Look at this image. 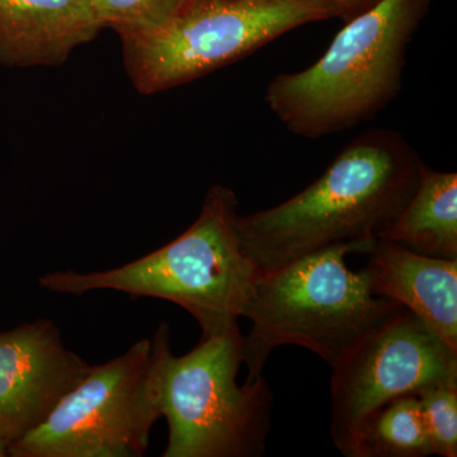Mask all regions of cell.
I'll return each mask as SVG.
<instances>
[{
  "mask_svg": "<svg viewBox=\"0 0 457 457\" xmlns=\"http://www.w3.org/2000/svg\"><path fill=\"white\" fill-rule=\"evenodd\" d=\"M89 369L49 319L0 332V438L11 446L37 428Z\"/></svg>",
  "mask_w": 457,
  "mask_h": 457,
  "instance_id": "cell-9",
  "label": "cell"
},
{
  "mask_svg": "<svg viewBox=\"0 0 457 457\" xmlns=\"http://www.w3.org/2000/svg\"><path fill=\"white\" fill-rule=\"evenodd\" d=\"M237 206L233 189L212 186L196 221L167 245L116 269L47 273L41 287L77 296L114 290L167 300L196 319L203 337L219 335L237 326L261 275L240 246Z\"/></svg>",
  "mask_w": 457,
  "mask_h": 457,
  "instance_id": "cell-3",
  "label": "cell"
},
{
  "mask_svg": "<svg viewBox=\"0 0 457 457\" xmlns=\"http://www.w3.org/2000/svg\"><path fill=\"white\" fill-rule=\"evenodd\" d=\"M425 167L400 132H365L294 197L237 215L242 251L261 273L337 245L368 253L413 196Z\"/></svg>",
  "mask_w": 457,
  "mask_h": 457,
  "instance_id": "cell-1",
  "label": "cell"
},
{
  "mask_svg": "<svg viewBox=\"0 0 457 457\" xmlns=\"http://www.w3.org/2000/svg\"><path fill=\"white\" fill-rule=\"evenodd\" d=\"M444 383H457V352L403 308L332 366L333 444L351 457L361 428L376 411Z\"/></svg>",
  "mask_w": 457,
  "mask_h": 457,
  "instance_id": "cell-8",
  "label": "cell"
},
{
  "mask_svg": "<svg viewBox=\"0 0 457 457\" xmlns=\"http://www.w3.org/2000/svg\"><path fill=\"white\" fill-rule=\"evenodd\" d=\"M239 326L201 337L194 350L165 352L161 411L170 438L164 457H260L270 429L273 393L263 376L240 386Z\"/></svg>",
  "mask_w": 457,
  "mask_h": 457,
  "instance_id": "cell-6",
  "label": "cell"
},
{
  "mask_svg": "<svg viewBox=\"0 0 457 457\" xmlns=\"http://www.w3.org/2000/svg\"><path fill=\"white\" fill-rule=\"evenodd\" d=\"M380 239L428 257L457 260V174L426 165L413 196Z\"/></svg>",
  "mask_w": 457,
  "mask_h": 457,
  "instance_id": "cell-12",
  "label": "cell"
},
{
  "mask_svg": "<svg viewBox=\"0 0 457 457\" xmlns=\"http://www.w3.org/2000/svg\"><path fill=\"white\" fill-rule=\"evenodd\" d=\"M433 455L457 456V383L436 384L417 394Z\"/></svg>",
  "mask_w": 457,
  "mask_h": 457,
  "instance_id": "cell-15",
  "label": "cell"
},
{
  "mask_svg": "<svg viewBox=\"0 0 457 457\" xmlns=\"http://www.w3.org/2000/svg\"><path fill=\"white\" fill-rule=\"evenodd\" d=\"M431 0H378L347 20L317 62L278 74L264 101L303 139H320L371 121L398 97L409 44Z\"/></svg>",
  "mask_w": 457,
  "mask_h": 457,
  "instance_id": "cell-2",
  "label": "cell"
},
{
  "mask_svg": "<svg viewBox=\"0 0 457 457\" xmlns=\"http://www.w3.org/2000/svg\"><path fill=\"white\" fill-rule=\"evenodd\" d=\"M8 456V446L4 444V441L0 438V457Z\"/></svg>",
  "mask_w": 457,
  "mask_h": 457,
  "instance_id": "cell-17",
  "label": "cell"
},
{
  "mask_svg": "<svg viewBox=\"0 0 457 457\" xmlns=\"http://www.w3.org/2000/svg\"><path fill=\"white\" fill-rule=\"evenodd\" d=\"M101 29L92 0H0V65L64 64Z\"/></svg>",
  "mask_w": 457,
  "mask_h": 457,
  "instance_id": "cell-11",
  "label": "cell"
},
{
  "mask_svg": "<svg viewBox=\"0 0 457 457\" xmlns=\"http://www.w3.org/2000/svg\"><path fill=\"white\" fill-rule=\"evenodd\" d=\"M357 246H332L261 273L243 317L252 321L243 339L248 383L262 376L270 352L300 345L332 368L370 333L395 317L403 306L375 296L362 270L345 264Z\"/></svg>",
  "mask_w": 457,
  "mask_h": 457,
  "instance_id": "cell-4",
  "label": "cell"
},
{
  "mask_svg": "<svg viewBox=\"0 0 457 457\" xmlns=\"http://www.w3.org/2000/svg\"><path fill=\"white\" fill-rule=\"evenodd\" d=\"M341 17L327 0H186L164 25L121 35L135 88L154 95L251 55L309 23Z\"/></svg>",
  "mask_w": 457,
  "mask_h": 457,
  "instance_id": "cell-5",
  "label": "cell"
},
{
  "mask_svg": "<svg viewBox=\"0 0 457 457\" xmlns=\"http://www.w3.org/2000/svg\"><path fill=\"white\" fill-rule=\"evenodd\" d=\"M170 348L163 323L153 338L90 366L42 425L8 446L12 457H140L162 418L161 374Z\"/></svg>",
  "mask_w": 457,
  "mask_h": 457,
  "instance_id": "cell-7",
  "label": "cell"
},
{
  "mask_svg": "<svg viewBox=\"0 0 457 457\" xmlns=\"http://www.w3.org/2000/svg\"><path fill=\"white\" fill-rule=\"evenodd\" d=\"M433 455L420 398L414 394L390 400L357 436L351 457H426Z\"/></svg>",
  "mask_w": 457,
  "mask_h": 457,
  "instance_id": "cell-13",
  "label": "cell"
},
{
  "mask_svg": "<svg viewBox=\"0 0 457 457\" xmlns=\"http://www.w3.org/2000/svg\"><path fill=\"white\" fill-rule=\"evenodd\" d=\"M363 267L372 295L398 303L457 352V260L428 257L378 239Z\"/></svg>",
  "mask_w": 457,
  "mask_h": 457,
  "instance_id": "cell-10",
  "label": "cell"
},
{
  "mask_svg": "<svg viewBox=\"0 0 457 457\" xmlns=\"http://www.w3.org/2000/svg\"><path fill=\"white\" fill-rule=\"evenodd\" d=\"M186 0H92L96 18L120 36L158 29L179 12Z\"/></svg>",
  "mask_w": 457,
  "mask_h": 457,
  "instance_id": "cell-14",
  "label": "cell"
},
{
  "mask_svg": "<svg viewBox=\"0 0 457 457\" xmlns=\"http://www.w3.org/2000/svg\"><path fill=\"white\" fill-rule=\"evenodd\" d=\"M327 2L335 4L341 12V18L347 21L372 7L378 0H327Z\"/></svg>",
  "mask_w": 457,
  "mask_h": 457,
  "instance_id": "cell-16",
  "label": "cell"
}]
</instances>
